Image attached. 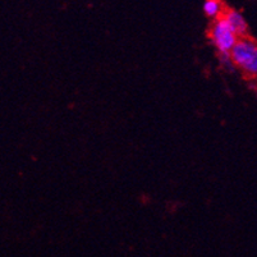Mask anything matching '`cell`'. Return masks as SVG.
Here are the masks:
<instances>
[{
	"label": "cell",
	"mask_w": 257,
	"mask_h": 257,
	"mask_svg": "<svg viewBox=\"0 0 257 257\" xmlns=\"http://www.w3.org/2000/svg\"><path fill=\"white\" fill-rule=\"evenodd\" d=\"M235 67L252 77L257 76V43L248 37L238 40L230 53Z\"/></svg>",
	"instance_id": "obj_1"
},
{
	"label": "cell",
	"mask_w": 257,
	"mask_h": 257,
	"mask_svg": "<svg viewBox=\"0 0 257 257\" xmlns=\"http://www.w3.org/2000/svg\"><path fill=\"white\" fill-rule=\"evenodd\" d=\"M210 39L218 53H232L239 37L229 26L228 21L224 17H220L212 23L211 30H210Z\"/></svg>",
	"instance_id": "obj_2"
},
{
	"label": "cell",
	"mask_w": 257,
	"mask_h": 257,
	"mask_svg": "<svg viewBox=\"0 0 257 257\" xmlns=\"http://www.w3.org/2000/svg\"><path fill=\"white\" fill-rule=\"evenodd\" d=\"M218 59H219V64L223 69L228 72H234L235 71V64L233 62V58L230 55V53H218Z\"/></svg>",
	"instance_id": "obj_5"
},
{
	"label": "cell",
	"mask_w": 257,
	"mask_h": 257,
	"mask_svg": "<svg viewBox=\"0 0 257 257\" xmlns=\"http://www.w3.org/2000/svg\"><path fill=\"white\" fill-rule=\"evenodd\" d=\"M202 9H204L205 15L209 18H212V20H218V18L223 17L221 16V13H223V3L220 0H205Z\"/></svg>",
	"instance_id": "obj_4"
},
{
	"label": "cell",
	"mask_w": 257,
	"mask_h": 257,
	"mask_svg": "<svg viewBox=\"0 0 257 257\" xmlns=\"http://www.w3.org/2000/svg\"><path fill=\"white\" fill-rule=\"evenodd\" d=\"M223 17L228 21L229 26L232 27L233 31L235 32L239 39H243L246 37L247 34H248V25H247L246 20L243 17L242 13H239L238 11H234V9H229L223 15Z\"/></svg>",
	"instance_id": "obj_3"
}]
</instances>
